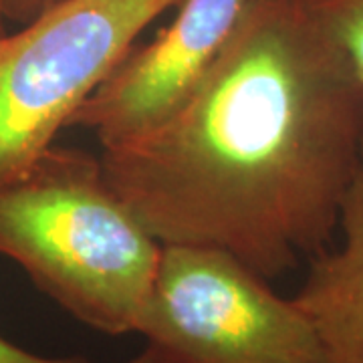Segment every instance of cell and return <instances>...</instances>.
Here are the masks:
<instances>
[{
  "label": "cell",
  "instance_id": "1",
  "mask_svg": "<svg viewBox=\"0 0 363 363\" xmlns=\"http://www.w3.org/2000/svg\"><path fill=\"white\" fill-rule=\"evenodd\" d=\"M363 147V79L301 0H252L192 99L101 150L160 245L218 248L272 281L337 233Z\"/></svg>",
  "mask_w": 363,
  "mask_h": 363
},
{
  "label": "cell",
  "instance_id": "2",
  "mask_svg": "<svg viewBox=\"0 0 363 363\" xmlns=\"http://www.w3.org/2000/svg\"><path fill=\"white\" fill-rule=\"evenodd\" d=\"M0 255L69 315L135 333L162 245L105 180L101 157L51 145L0 186Z\"/></svg>",
  "mask_w": 363,
  "mask_h": 363
},
{
  "label": "cell",
  "instance_id": "3",
  "mask_svg": "<svg viewBox=\"0 0 363 363\" xmlns=\"http://www.w3.org/2000/svg\"><path fill=\"white\" fill-rule=\"evenodd\" d=\"M135 333L143 363H329L293 298L210 247L162 245Z\"/></svg>",
  "mask_w": 363,
  "mask_h": 363
},
{
  "label": "cell",
  "instance_id": "4",
  "mask_svg": "<svg viewBox=\"0 0 363 363\" xmlns=\"http://www.w3.org/2000/svg\"><path fill=\"white\" fill-rule=\"evenodd\" d=\"M180 0H67L0 37V186L55 145L59 131Z\"/></svg>",
  "mask_w": 363,
  "mask_h": 363
},
{
  "label": "cell",
  "instance_id": "5",
  "mask_svg": "<svg viewBox=\"0 0 363 363\" xmlns=\"http://www.w3.org/2000/svg\"><path fill=\"white\" fill-rule=\"evenodd\" d=\"M250 4L252 0H180L169 26L123 55L69 128L93 131L104 150L166 123L204 83Z\"/></svg>",
  "mask_w": 363,
  "mask_h": 363
},
{
  "label": "cell",
  "instance_id": "6",
  "mask_svg": "<svg viewBox=\"0 0 363 363\" xmlns=\"http://www.w3.org/2000/svg\"><path fill=\"white\" fill-rule=\"evenodd\" d=\"M335 234V247L311 259L293 301L315 327L327 362L363 363V147Z\"/></svg>",
  "mask_w": 363,
  "mask_h": 363
},
{
  "label": "cell",
  "instance_id": "7",
  "mask_svg": "<svg viewBox=\"0 0 363 363\" xmlns=\"http://www.w3.org/2000/svg\"><path fill=\"white\" fill-rule=\"evenodd\" d=\"M363 79V0H301Z\"/></svg>",
  "mask_w": 363,
  "mask_h": 363
},
{
  "label": "cell",
  "instance_id": "8",
  "mask_svg": "<svg viewBox=\"0 0 363 363\" xmlns=\"http://www.w3.org/2000/svg\"><path fill=\"white\" fill-rule=\"evenodd\" d=\"M63 2L67 0H0V14L4 25L25 26Z\"/></svg>",
  "mask_w": 363,
  "mask_h": 363
},
{
  "label": "cell",
  "instance_id": "9",
  "mask_svg": "<svg viewBox=\"0 0 363 363\" xmlns=\"http://www.w3.org/2000/svg\"><path fill=\"white\" fill-rule=\"evenodd\" d=\"M0 363H83L79 359H61V357H45L33 351L23 350L0 335Z\"/></svg>",
  "mask_w": 363,
  "mask_h": 363
},
{
  "label": "cell",
  "instance_id": "10",
  "mask_svg": "<svg viewBox=\"0 0 363 363\" xmlns=\"http://www.w3.org/2000/svg\"><path fill=\"white\" fill-rule=\"evenodd\" d=\"M6 33V25H4V21H2V14H0V37Z\"/></svg>",
  "mask_w": 363,
  "mask_h": 363
}]
</instances>
